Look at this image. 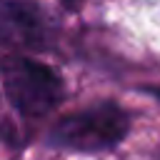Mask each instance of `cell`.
I'll return each mask as SVG.
<instances>
[{"label": "cell", "instance_id": "1", "mask_svg": "<svg viewBox=\"0 0 160 160\" xmlns=\"http://www.w3.org/2000/svg\"><path fill=\"white\" fill-rule=\"evenodd\" d=\"M128 112L120 105L102 100L72 115H65L52 130V142L75 152H100L115 148L128 135Z\"/></svg>", "mask_w": 160, "mask_h": 160}, {"label": "cell", "instance_id": "2", "mask_svg": "<svg viewBox=\"0 0 160 160\" xmlns=\"http://www.w3.org/2000/svg\"><path fill=\"white\" fill-rule=\"evenodd\" d=\"M2 88L15 110L28 115H45L62 100V80L58 72L38 60L12 55L2 60Z\"/></svg>", "mask_w": 160, "mask_h": 160}, {"label": "cell", "instance_id": "3", "mask_svg": "<svg viewBox=\"0 0 160 160\" xmlns=\"http://www.w3.org/2000/svg\"><path fill=\"white\" fill-rule=\"evenodd\" d=\"M48 25L35 5L22 0H0V38L12 45L35 48L45 40Z\"/></svg>", "mask_w": 160, "mask_h": 160}]
</instances>
